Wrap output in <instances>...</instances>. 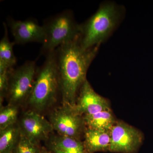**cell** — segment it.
Here are the masks:
<instances>
[{"mask_svg": "<svg viewBox=\"0 0 153 153\" xmlns=\"http://www.w3.org/2000/svg\"><path fill=\"white\" fill-rule=\"evenodd\" d=\"M100 45L85 49L79 38L58 47L55 58L63 105L74 108L79 89L86 80V74Z\"/></svg>", "mask_w": 153, "mask_h": 153, "instance_id": "cell-1", "label": "cell"}, {"mask_svg": "<svg viewBox=\"0 0 153 153\" xmlns=\"http://www.w3.org/2000/svg\"><path fill=\"white\" fill-rule=\"evenodd\" d=\"M124 15L122 6L113 2L102 3L95 13L80 24L82 47L89 49L100 46L117 28Z\"/></svg>", "mask_w": 153, "mask_h": 153, "instance_id": "cell-2", "label": "cell"}, {"mask_svg": "<svg viewBox=\"0 0 153 153\" xmlns=\"http://www.w3.org/2000/svg\"><path fill=\"white\" fill-rule=\"evenodd\" d=\"M58 91L60 92V82L54 51L46 55L44 63L38 68L27 101L33 110L41 112L54 104Z\"/></svg>", "mask_w": 153, "mask_h": 153, "instance_id": "cell-3", "label": "cell"}, {"mask_svg": "<svg viewBox=\"0 0 153 153\" xmlns=\"http://www.w3.org/2000/svg\"><path fill=\"white\" fill-rule=\"evenodd\" d=\"M45 40L41 53L46 56L58 47L80 38V25L75 21L70 10L63 11L45 20L44 22Z\"/></svg>", "mask_w": 153, "mask_h": 153, "instance_id": "cell-4", "label": "cell"}, {"mask_svg": "<svg viewBox=\"0 0 153 153\" xmlns=\"http://www.w3.org/2000/svg\"><path fill=\"white\" fill-rule=\"evenodd\" d=\"M37 69L36 61L29 60L11 70L6 95L9 103L18 105L27 100L33 89Z\"/></svg>", "mask_w": 153, "mask_h": 153, "instance_id": "cell-5", "label": "cell"}, {"mask_svg": "<svg viewBox=\"0 0 153 153\" xmlns=\"http://www.w3.org/2000/svg\"><path fill=\"white\" fill-rule=\"evenodd\" d=\"M49 122L58 134L78 140L85 125L83 118L74 108L63 105L52 111Z\"/></svg>", "mask_w": 153, "mask_h": 153, "instance_id": "cell-6", "label": "cell"}, {"mask_svg": "<svg viewBox=\"0 0 153 153\" xmlns=\"http://www.w3.org/2000/svg\"><path fill=\"white\" fill-rule=\"evenodd\" d=\"M111 152L135 153L142 144L143 136L140 131L123 122H116L111 130Z\"/></svg>", "mask_w": 153, "mask_h": 153, "instance_id": "cell-7", "label": "cell"}, {"mask_svg": "<svg viewBox=\"0 0 153 153\" xmlns=\"http://www.w3.org/2000/svg\"><path fill=\"white\" fill-rule=\"evenodd\" d=\"M19 127L21 131L30 141L38 145L41 141H48L54 130L49 121L33 110L24 114Z\"/></svg>", "mask_w": 153, "mask_h": 153, "instance_id": "cell-8", "label": "cell"}, {"mask_svg": "<svg viewBox=\"0 0 153 153\" xmlns=\"http://www.w3.org/2000/svg\"><path fill=\"white\" fill-rule=\"evenodd\" d=\"M8 25L14 39L15 44H25L29 43H40L45 40V31L43 25H39L34 19L25 21L8 19Z\"/></svg>", "mask_w": 153, "mask_h": 153, "instance_id": "cell-9", "label": "cell"}, {"mask_svg": "<svg viewBox=\"0 0 153 153\" xmlns=\"http://www.w3.org/2000/svg\"><path fill=\"white\" fill-rule=\"evenodd\" d=\"M74 108L80 115L94 114L110 110L108 100L95 92L87 79L80 87Z\"/></svg>", "mask_w": 153, "mask_h": 153, "instance_id": "cell-10", "label": "cell"}, {"mask_svg": "<svg viewBox=\"0 0 153 153\" xmlns=\"http://www.w3.org/2000/svg\"><path fill=\"white\" fill-rule=\"evenodd\" d=\"M47 146L53 153H89L79 140L57 135L48 140Z\"/></svg>", "mask_w": 153, "mask_h": 153, "instance_id": "cell-11", "label": "cell"}, {"mask_svg": "<svg viewBox=\"0 0 153 153\" xmlns=\"http://www.w3.org/2000/svg\"><path fill=\"white\" fill-rule=\"evenodd\" d=\"M83 143L89 153L109 151L111 143L110 131L87 128L84 131Z\"/></svg>", "mask_w": 153, "mask_h": 153, "instance_id": "cell-12", "label": "cell"}, {"mask_svg": "<svg viewBox=\"0 0 153 153\" xmlns=\"http://www.w3.org/2000/svg\"><path fill=\"white\" fill-rule=\"evenodd\" d=\"M4 35L0 41V71L13 68L17 63L14 54V42L10 41L7 24L4 23Z\"/></svg>", "mask_w": 153, "mask_h": 153, "instance_id": "cell-13", "label": "cell"}, {"mask_svg": "<svg viewBox=\"0 0 153 153\" xmlns=\"http://www.w3.org/2000/svg\"><path fill=\"white\" fill-rule=\"evenodd\" d=\"M83 118L88 128L103 131H110L116 122L111 110L85 115Z\"/></svg>", "mask_w": 153, "mask_h": 153, "instance_id": "cell-14", "label": "cell"}, {"mask_svg": "<svg viewBox=\"0 0 153 153\" xmlns=\"http://www.w3.org/2000/svg\"><path fill=\"white\" fill-rule=\"evenodd\" d=\"M21 130L16 124L0 130V153H13L20 137Z\"/></svg>", "mask_w": 153, "mask_h": 153, "instance_id": "cell-15", "label": "cell"}, {"mask_svg": "<svg viewBox=\"0 0 153 153\" xmlns=\"http://www.w3.org/2000/svg\"><path fill=\"white\" fill-rule=\"evenodd\" d=\"M18 105L9 103L2 106L0 110V130L4 129L16 123L18 115Z\"/></svg>", "mask_w": 153, "mask_h": 153, "instance_id": "cell-16", "label": "cell"}, {"mask_svg": "<svg viewBox=\"0 0 153 153\" xmlns=\"http://www.w3.org/2000/svg\"><path fill=\"white\" fill-rule=\"evenodd\" d=\"M41 150L39 145L30 141L21 131L19 141L13 153H40Z\"/></svg>", "mask_w": 153, "mask_h": 153, "instance_id": "cell-17", "label": "cell"}, {"mask_svg": "<svg viewBox=\"0 0 153 153\" xmlns=\"http://www.w3.org/2000/svg\"><path fill=\"white\" fill-rule=\"evenodd\" d=\"M12 69L0 71L1 100V99H3L4 96L7 95L8 89L10 73Z\"/></svg>", "mask_w": 153, "mask_h": 153, "instance_id": "cell-18", "label": "cell"}, {"mask_svg": "<svg viewBox=\"0 0 153 153\" xmlns=\"http://www.w3.org/2000/svg\"><path fill=\"white\" fill-rule=\"evenodd\" d=\"M53 153L50 151H48L44 149H41V153Z\"/></svg>", "mask_w": 153, "mask_h": 153, "instance_id": "cell-19", "label": "cell"}]
</instances>
